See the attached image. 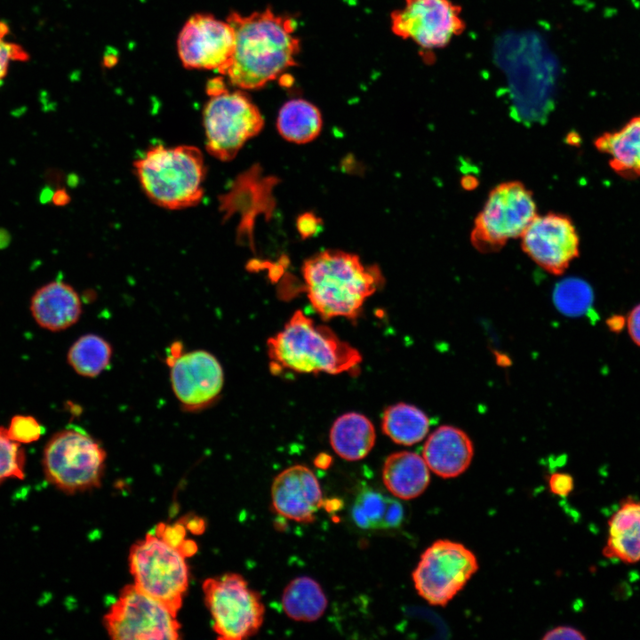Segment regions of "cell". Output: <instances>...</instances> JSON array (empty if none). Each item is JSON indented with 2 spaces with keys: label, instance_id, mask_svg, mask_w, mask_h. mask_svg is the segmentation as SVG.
I'll return each mask as SVG.
<instances>
[{
  "label": "cell",
  "instance_id": "obj_1",
  "mask_svg": "<svg viewBox=\"0 0 640 640\" xmlns=\"http://www.w3.org/2000/svg\"><path fill=\"white\" fill-rule=\"evenodd\" d=\"M227 21L235 32V48L225 76L233 85L259 89L296 65L300 40L293 19L267 8L246 16L233 12Z\"/></svg>",
  "mask_w": 640,
  "mask_h": 640
},
{
  "label": "cell",
  "instance_id": "obj_2",
  "mask_svg": "<svg viewBox=\"0 0 640 640\" xmlns=\"http://www.w3.org/2000/svg\"><path fill=\"white\" fill-rule=\"evenodd\" d=\"M301 273L312 308L325 320L356 319L384 282L378 266H366L357 255L340 250L322 251L307 259Z\"/></svg>",
  "mask_w": 640,
  "mask_h": 640
},
{
  "label": "cell",
  "instance_id": "obj_3",
  "mask_svg": "<svg viewBox=\"0 0 640 640\" xmlns=\"http://www.w3.org/2000/svg\"><path fill=\"white\" fill-rule=\"evenodd\" d=\"M137 180L156 205L177 211L197 205L204 195V156L193 145L148 148L133 163Z\"/></svg>",
  "mask_w": 640,
  "mask_h": 640
},
{
  "label": "cell",
  "instance_id": "obj_4",
  "mask_svg": "<svg viewBox=\"0 0 640 640\" xmlns=\"http://www.w3.org/2000/svg\"><path fill=\"white\" fill-rule=\"evenodd\" d=\"M267 346L275 364L297 372L339 374L355 370L362 362L356 348L300 309Z\"/></svg>",
  "mask_w": 640,
  "mask_h": 640
},
{
  "label": "cell",
  "instance_id": "obj_5",
  "mask_svg": "<svg viewBox=\"0 0 640 640\" xmlns=\"http://www.w3.org/2000/svg\"><path fill=\"white\" fill-rule=\"evenodd\" d=\"M513 57L497 51L506 68L513 113L524 123L545 121L551 108L554 68L551 57L536 36H517Z\"/></svg>",
  "mask_w": 640,
  "mask_h": 640
},
{
  "label": "cell",
  "instance_id": "obj_6",
  "mask_svg": "<svg viewBox=\"0 0 640 640\" xmlns=\"http://www.w3.org/2000/svg\"><path fill=\"white\" fill-rule=\"evenodd\" d=\"M107 453L85 430L69 427L54 434L43 454L45 478L68 493L98 488L103 478Z\"/></svg>",
  "mask_w": 640,
  "mask_h": 640
},
{
  "label": "cell",
  "instance_id": "obj_7",
  "mask_svg": "<svg viewBox=\"0 0 640 640\" xmlns=\"http://www.w3.org/2000/svg\"><path fill=\"white\" fill-rule=\"evenodd\" d=\"M134 584L178 614L188 587L186 557L155 532L136 541L129 550Z\"/></svg>",
  "mask_w": 640,
  "mask_h": 640
},
{
  "label": "cell",
  "instance_id": "obj_8",
  "mask_svg": "<svg viewBox=\"0 0 640 640\" xmlns=\"http://www.w3.org/2000/svg\"><path fill=\"white\" fill-rule=\"evenodd\" d=\"M537 215L532 192L524 184L502 182L490 191L476 217L471 244L482 252H497L510 239L521 237Z\"/></svg>",
  "mask_w": 640,
  "mask_h": 640
},
{
  "label": "cell",
  "instance_id": "obj_9",
  "mask_svg": "<svg viewBox=\"0 0 640 640\" xmlns=\"http://www.w3.org/2000/svg\"><path fill=\"white\" fill-rule=\"evenodd\" d=\"M205 605L219 639L243 640L261 628L265 605L258 591L240 574L228 572L203 582Z\"/></svg>",
  "mask_w": 640,
  "mask_h": 640
},
{
  "label": "cell",
  "instance_id": "obj_10",
  "mask_svg": "<svg viewBox=\"0 0 640 640\" xmlns=\"http://www.w3.org/2000/svg\"><path fill=\"white\" fill-rule=\"evenodd\" d=\"M263 125L260 111L243 92L210 97L203 110L205 149L220 161H230Z\"/></svg>",
  "mask_w": 640,
  "mask_h": 640
},
{
  "label": "cell",
  "instance_id": "obj_11",
  "mask_svg": "<svg viewBox=\"0 0 640 640\" xmlns=\"http://www.w3.org/2000/svg\"><path fill=\"white\" fill-rule=\"evenodd\" d=\"M103 624L114 640H176L180 634L177 614L134 583L121 589Z\"/></svg>",
  "mask_w": 640,
  "mask_h": 640
},
{
  "label": "cell",
  "instance_id": "obj_12",
  "mask_svg": "<svg viewBox=\"0 0 640 640\" xmlns=\"http://www.w3.org/2000/svg\"><path fill=\"white\" fill-rule=\"evenodd\" d=\"M477 569V559L470 549L459 542L438 540L421 554L412 578L425 601L445 606Z\"/></svg>",
  "mask_w": 640,
  "mask_h": 640
},
{
  "label": "cell",
  "instance_id": "obj_13",
  "mask_svg": "<svg viewBox=\"0 0 640 640\" xmlns=\"http://www.w3.org/2000/svg\"><path fill=\"white\" fill-rule=\"evenodd\" d=\"M390 17L396 36L426 51L445 47L466 28L461 7L451 0H404V6Z\"/></svg>",
  "mask_w": 640,
  "mask_h": 640
},
{
  "label": "cell",
  "instance_id": "obj_14",
  "mask_svg": "<svg viewBox=\"0 0 640 640\" xmlns=\"http://www.w3.org/2000/svg\"><path fill=\"white\" fill-rule=\"evenodd\" d=\"M177 48L186 68L216 70L226 75L234 52L235 32L228 21L197 13L180 30Z\"/></svg>",
  "mask_w": 640,
  "mask_h": 640
},
{
  "label": "cell",
  "instance_id": "obj_15",
  "mask_svg": "<svg viewBox=\"0 0 640 640\" xmlns=\"http://www.w3.org/2000/svg\"><path fill=\"white\" fill-rule=\"evenodd\" d=\"M168 364L172 392L185 411H201L219 398L224 372L214 355L204 349L185 353L176 349Z\"/></svg>",
  "mask_w": 640,
  "mask_h": 640
},
{
  "label": "cell",
  "instance_id": "obj_16",
  "mask_svg": "<svg viewBox=\"0 0 640 640\" xmlns=\"http://www.w3.org/2000/svg\"><path fill=\"white\" fill-rule=\"evenodd\" d=\"M525 254L542 269L559 276L580 254V237L571 218L563 213L537 215L521 236Z\"/></svg>",
  "mask_w": 640,
  "mask_h": 640
},
{
  "label": "cell",
  "instance_id": "obj_17",
  "mask_svg": "<svg viewBox=\"0 0 640 640\" xmlns=\"http://www.w3.org/2000/svg\"><path fill=\"white\" fill-rule=\"evenodd\" d=\"M271 499L279 515L299 523H309L315 519L323 496L319 482L310 468L294 465L275 477Z\"/></svg>",
  "mask_w": 640,
  "mask_h": 640
},
{
  "label": "cell",
  "instance_id": "obj_18",
  "mask_svg": "<svg viewBox=\"0 0 640 640\" xmlns=\"http://www.w3.org/2000/svg\"><path fill=\"white\" fill-rule=\"evenodd\" d=\"M474 445L469 436L459 428L441 426L427 438L422 457L429 470L443 478L456 477L469 467Z\"/></svg>",
  "mask_w": 640,
  "mask_h": 640
},
{
  "label": "cell",
  "instance_id": "obj_19",
  "mask_svg": "<svg viewBox=\"0 0 640 640\" xmlns=\"http://www.w3.org/2000/svg\"><path fill=\"white\" fill-rule=\"evenodd\" d=\"M30 310L39 326L59 332L79 320L82 302L71 285L61 281H52L36 291L31 298Z\"/></svg>",
  "mask_w": 640,
  "mask_h": 640
},
{
  "label": "cell",
  "instance_id": "obj_20",
  "mask_svg": "<svg viewBox=\"0 0 640 640\" xmlns=\"http://www.w3.org/2000/svg\"><path fill=\"white\" fill-rule=\"evenodd\" d=\"M605 557L626 564L640 562V501L627 498L608 520Z\"/></svg>",
  "mask_w": 640,
  "mask_h": 640
},
{
  "label": "cell",
  "instance_id": "obj_21",
  "mask_svg": "<svg viewBox=\"0 0 640 640\" xmlns=\"http://www.w3.org/2000/svg\"><path fill=\"white\" fill-rule=\"evenodd\" d=\"M594 145L607 156L611 169L619 176L640 177V116L632 117L619 130L597 136Z\"/></svg>",
  "mask_w": 640,
  "mask_h": 640
},
{
  "label": "cell",
  "instance_id": "obj_22",
  "mask_svg": "<svg viewBox=\"0 0 640 640\" xmlns=\"http://www.w3.org/2000/svg\"><path fill=\"white\" fill-rule=\"evenodd\" d=\"M382 479L386 488L395 497L412 500L426 490L430 481V473L422 455L402 451L387 457Z\"/></svg>",
  "mask_w": 640,
  "mask_h": 640
},
{
  "label": "cell",
  "instance_id": "obj_23",
  "mask_svg": "<svg viewBox=\"0 0 640 640\" xmlns=\"http://www.w3.org/2000/svg\"><path fill=\"white\" fill-rule=\"evenodd\" d=\"M376 440L372 421L358 412H347L333 422L330 430V444L342 459L356 461L368 455Z\"/></svg>",
  "mask_w": 640,
  "mask_h": 640
},
{
  "label": "cell",
  "instance_id": "obj_24",
  "mask_svg": "<svg viewBox=\"0 0 640 640\" xmlns=\"http://www.w3.org/2000/svg\"><path fill=\"white\" fill-rule=\"evenodd\" d=\"M352 516L360 528L387 530L401 524L404 508L396 500L379 491L365 489L356 499Z\"/></svg>",
  "mask_w": 640,
  "mask_h": 640
},
{
  "label": "cell",
  "instance_id": "obj_25",
  "mask_svg": "<svg viewBox=\"0 0 640 640\" xmlns=\"http://www.w3.org/2000/svg\"><path fill=\"white\" fill-rule=\"evenodd\" d=\"M319 109L303 99L286 101L280 108L276 120L279 134L287 141L305 144L314 140L322 130Z\"/></svg>",
  "mask_w": 640,
  "mask_h": 640
},
{
  "label": "cell",
  "instance_id": "obj_26",
  "mask_svg": "<svg viewBox=\"0 0 640 640\" xmlns=\"http://www.w3.org/2000/svg\"><path fill=\"white\" fill-rule=\"evenodd\" d=\"M327 604L321 586L308 576L293 579L282 595V606L285 614L297 621L311 622L318 620L324 613Z\"/></svg>",
  "mask_w": 640,
  "mask_h": 640
},
{
  "label": "cell",
  "instance_id": "obj_27",
  "mask_svg": "<svg viewBox=\"0 0 640 640\" xmlns=\"http://www.w3.org/2000/svg\"><path fill=\"white\" fill-rule=\"evenodd\" d=\"M429 419L418 407L398 403L388 406L382 417L381 428L393 442L412 445L422 441L429 429Z\"/></svg>",
  "mask_w": 640,
  "mask_h": 640
},
{
  "label": "cell",
  "instance_id": "obj_28",
  "mask_svg": "<svg viewBox=\"0 0 640 640\" xmlns=\"http://www.w3.org/2000/svg\"><path fill=\"white\" fill-rule=\"evenodd\" d=\"M113 349L110 343L93 333L79 337L68 352V362L79 375L87 378L99 376L109 365Z\"/></svg>",
  "mask_w": 640,
  "mask_h": 640
},
{
  "label": "cell",
  "instance_id": "obj_29",
  "mask_svg": "<svg viewBox=\"0 0 640 640\" xmlns=\"http://www.w3.org/2000/svg\"><path fill=\"white\" fill-rule=\"evenodd\" d=\"M553 300L556 308L568 316H579L592 306L594 294L584 280L570 277L561 280L555 287Z\"/></svg>",
  "mask_w": 640,
  "mask_h": 640
},
{
  "label": "cell",
  "instance_id": "obj_30",
  "mask_svg": "<svg viewBox=\"0 0 640 640\" xmlns=\"http://www.w3.org/2000/svg\"><path fill=\"white\" fill-rule=\"evenodd\" d=\"M25 452L0 426V484L8 478H24Z\"/></svg>",
  "mask_w": 640,
  "mask_h": 640
},
{
  "label": "cell",
  "instance_id": "obj_31",
  "mask_svg": "<svg viewBox=\"0 0 640 640\" xmlns=\"http://www.w3.org/2000/svg\"><path fill=\"white\" fill-rule=\"evenodd\" d=\"M7 433L14 442L30 444L40 438L43 434V427L32 416L16 415L12 419Z\"/></svg>",
  "mask_w": 640,
  "mask_h": 640
},
{
  "label": "cell",
  "instance_id": "obj_32",
  "mask_svg": "<svg viewBox=\"0 0 640 640\" xmlns=\"http://www.w3.org/2000/svg\"><path fill=\"white\" fill-rule=\"evenodd\" d=\"M8 32L7 24L0 21V84L7 76L11 62L28 60V52L20 44L5 39Z\"/></svg>",
  "mask_w": 640,
  "mask_h": 640
},
{
  "label": "cell",
  "instance_id": "obj_33",
  "mask_svg": "<svg viewBox=\"0 0 640 640\" xmlns=\"http://www.w3.org/2000/svg\"><path fill=\"white\" fill-rule=\"evenodd\" d=\"M548 485L552 493L560 497H566L572 492L574 481L570 474L556 472L550 476Z\"/></svg>",
  "mask_w": 640,
  "mask_h": 640
},
{
  "label": "cell",
  "instance_id": "obj_34",
  "mask_svg": "<svg viewBox=\"0 0 640 640\" xmlns=\"http://www.w3.org/2000/svg\"><path fill=\"white\" fill-rule=\"evenodd\" d=\"M626 326L631 340L640 347V303L636 305L626 317Z\"/></svg>",
  "mask_w": 640,
  "mask_h": 640
},
{
  "label": "cell",
  "instance_id": "obj_35",
  "mask_svg": "<svg viewBox=\"0 0 640 640\" xmlns=\"http://www.w3.org/2000/svg\"><path fill=\"white\" fill-rule=\"evenodd\" d=\"M585 636L578 629L568 627L559 626L548 631L542 639H585Z\"/></svg>",
  "mask_w": 640,
  "mask_h": 640
},
{
  "label": "cell",
  "instance_id": "obj_36",
  "mask_svg": "<svg viewBox=\"0 0 640 640\" xmlns=\"http://www.w3.org/2000/svg\"><path fill=\"white\" fill-rule=\"evenodd\" d=\"M228 91L221 77H215L206 84V92L210 97L220 95Z\"/></svg>",
  "mask_w": 640,
  "mask_h": 640
},
{
  "label": "cell",
  "instance_id": "obj_37",
  "mask_svg": "<svg viewBox=\"0 0 640 640\" xmlns=\"http://www.w3.org/2000/svg\"><path fill=\"white\" fill-rule=\"evenodd\" d=\"M606 325L612 332H620L626 326V317L621 315L611 316L606 320Z\"/></svg>",
  "mask_w": 640,
  "mask_h": 640
},
{
  "label": "cell",
  "instance_id": "obj_38",
  "mask_svg": "<svg viewBox=\"0 0 640 640\" xmlns=\"http://www.w3.org/2000/svg\"><path fill=\"white\" fill-rule=\"evenodd\" d=\"M52 201L55 205H65L69 202V196L65 190L59 189L52 195Z\"/></svg>",
  "mask_w": 640,
  "mask_h": 640
}]
</instances>
